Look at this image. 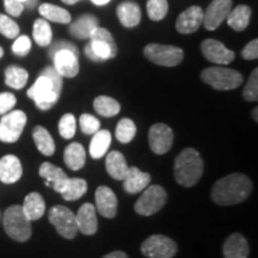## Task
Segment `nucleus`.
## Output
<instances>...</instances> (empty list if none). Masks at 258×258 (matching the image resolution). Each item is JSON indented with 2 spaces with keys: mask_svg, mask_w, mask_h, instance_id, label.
<instances>
[{
  "mask_svg": "<svg viewBox=\"0 0 258 258\" xmlns=\"http://www.w3.org/2000/svg\"><path fill=\"white\" fill-rule=\"evenodd\" d=\"M0 34L4 35L6 38H16L19 35V27L14 19L8 16L0 14Z\"/></svg>",
  "mask_w": 258,
  "mask_h": 258,
  "instance_id": "nucleus-40",
  "label": "nucleus"
},
{
  "mask_svg": "<svg viewBox=\"0 0 258 258\" xmlns=\"http://www.w3.org/2000/svg\"><path fill=\"white\" fill-rule=\"evenodd\" d=\"M116 139L122 144H128L133 140L137 134V127L131 118H122L116 127Z\"/></svg>",
  "mask_w": 258,
  "mask_h": 258,
  "instance_id": "nucleus-36",
  "label": "nucleus"
},
{
  "mask_svg": "<svg viewBox=\"0 0 258 258\" xmlns=\"http://www.w3.org/2000/svg\"><path fill=\"white\" fill-rule=\"evenodd\" d=\"M38 12L46 21L54 22V23H60V24H69L71 23V15L67 10L59 6L53 5V4H44L40 5L38 8Z\"/></svg>",
  "mask_w": 258,
  "mask_h": 258,
  "instance_id": "nucleus-32",
  "label": "nucleus"
},
{
  "mask_svg": "<svg viewBox=\"0 0 258 258\" xmlns=\"http://www.w3.org/2000/svg\"><path fill=\"white\" fill-rule=\"evenodd\" d=\"M0 221H2V212H0Z\"/></svg>",
  "mask_w": 258,
  "mask_h": 258,
  "instance_id": "nucleus-54",
  "label": "nucleus"
},
{
  "mask_svg": "<svg viewBox=\"0 0 258 258\" xmlns=\"http://www.w3.org/2000/svg\"><path fill=\"white\" fill-rule=\"evenodd\" d=\"M96 28H98V19L92 15H84L73 22L70 27V34L79 40H86L90 38Z\"/></svg>",
  "mask_w": 258,
  "mask_h": 258,
  "instance_id": "nucleus-24",
  "label": "nucleus"
},
{
  "mask_svg": "<svg viewBox=\"0 0 258 258\" xmlns=\"http://www.w3.org/2000/svg\"><path fill=\"white\" fill-rule=\"evenodd\" d=\"M103 258H128V256L127 253L123 252V251H114V252L105 254Z\"/></svg>",
  "mask_w": 258,
  "mask_h": 258,
  "instance_id": "nucleus-47",
  "label": "nucleus"
},
{
  "mask_svg": "<svg viewBox=\"0 0 258 258\" xmlns=\"http://www.w3.org/2000/svg\"><path fill=\"white\" fill-rule=\"evenodd\" d=\"M167 194L163 186L150 185L135 203V212L143 217H150L165 206Z\"/></svg>",
  "mask_w": 258,
  "mask_h": 258,
  "instance_id": "nucleus-7",
  "label": "nucleus"
},
{
  "mask_svg": "<svg viewBox=\"0 0 258 258\" xmlns=\"http://www.w3.org/2000/svg\"><path fill=\"white\" fill-rule=\"evenodd\" d=\"M62 84V77L56 70L54 67H47L28 90V97L36 103L38 109L49 110L59 99Z\"/></svg>",
  "mask_w": 258,
  "mask_h": 258,
  "instance_id": "nucleus-2",
  "label": "nucleus"
},
{
  "mask_svg": "<svg viewBox=\"0 0 258 258\" xmlns=\"http://www.w3.org/2000/svg\"><path fill=\"white\" fill-rule=\"evenodd\" d=\"M23 175L21 160L14 154H8L0 159V180L5 184H14Z\"/></svg>",
  "mask_w": 258,
  "mask_h": 258,
  "instance_id": "nucleus-19",
  "label": "nucleus"
},
{
  "mask_svg": "<svg viewBox=\"0 0 258 258\" xmlns=\"http://www.w3.org/2000/svg\"><path fill=\"white\" fill-rule=\"evenodd\" d=\"M37 2H38V0H27V2L24 3V5H27L28 8L32 9V8H35V6H36Z\"/></svg>",
  "mask_w": 258,
  "mask_h": 258,
  "instance_id": "nucleus-48",
  "label": "nucleus"
},
{
  "mask_svg": "<svg viewBox=\"0 0 258 258\" xmlns=\"http://www.w3.org/2000/svg\"><path fill=\"white\" fill-rule=\"evenodd\" d=\"M145 56L151 62L159 64V66L173 67L182 62L184 53L178 47L166 46V44H148L144 49Z\"/></svg>",
  "mask_w": 258,
  "mask_h": 258,
  "instance_id": "nucleus-9",
  "label": "nucleus"
},
{
  "mask_svg": "<svg viewBox=\"0 0 258 258\" xmlns=\"http://www.w3.org/2000/svg\"><path fill=\"white\" fill-rule=\"evenodd\" d=\"M257 110H258V109H257V108H254V110H253V114H252V115L254 116V121H256V122L258 121V118H257Z\"/></svg>",
  "mask_w": 258,
  "mask_h": 258,
  "instance_id": "nucleus-51",
  "label": "nucleus"
},
{
  "mask_svg": "<svg viewBox=\"0 0 258 258\" xmlns=\"http://www.w3.org/2000/svg\"><path fill=\"white\" fill-rule=\"evenodd\" d=\"M96 209L102 217L112 219L117 214V198L108 186H98L95 192Z\"/></svg>",
  "mask_w": 258,
  "mask_h": 258,
  "instance_id": "nucleus-16",
  "label": "nucleus"
},
{
  "mask_svg": "<svg viewBox=\"0 0 258 258\" xmlns=\"http://www.w3.org/2000/svg\"><path fill=\"white\" fill-rule=\"evenodd\" d=\"M27 124V115L22 110L9 111L0 120V141L14 144L23 133Z\"/></svg>",
  "mask_w": 258,
  "mask_h": 258,
  "instance_id": "nucleus-10",
  "label": "nucleus"
},
{
  "mask_svg": "<svg viewBox=\"0 0 258 258\" xmlns=\"http://www.w3.org/2000/svg\"><path fill=\"white\" fill-rule=\"evenodd\" d=\"M201 50L203 56L217 64H227L234 60V53L225 47L220 41L206 40L202 42Z\"/></svg>",
  "mask_w": 258,
  "mask_h": 258,
  "instance_id": "nucleus-14",
  "label": "nucleus"
},
{
  "mask_svg": "<svg viewBox=\"0 0 258 258\" xmlns=\"http://www.w3.org/2000/svg\"><path fill=\"white\" fill-rule=\"evenodd\" d=\"M93 108L98 115L103 117H112L121 110V105L116 99L109 96H98L93 101Z\"/></svg>",
  "mask_w": 258,
  "mask_h": 258,
  "instance_id": "nucleus-33",
  "label": "nucleus"
},
{
  "mask_svg": "<svg viewBox=\"0 0 258 258\" xmlns=\"http://www.w3.org/2000/svg\"><path fill=\"white\" fill-rule=\"evenodd\" d=\"M241 56L245 60H256L258 57V40H252L241 50Z\"/></svg>",
  "mask_w": 258,
  "mask_h": 258,
  "instance_id": "nucleus-46",
  "label": "nucleus"
},
{
  "mask_svg": "<svg viewBox=\"0 0 258 258\" xmlns=\"http://www.w3.org/2000/svg\"><path fill=\"white\" fill-rule=\"evenodd\" d=\"M32 37L38 46L48 47L50 46L53 32L51 28L46 19H36L32 28Z\"/></svg>",
  "mask_w": 258,
  "mask_h": 258,
  "instance_id": "nucleus-35",
  "label": "nucleus"
},
{
  "mask_svg": "<svg viewBox=\"0 0 258 258\" xmlns=\"http://www.w3.org/2000/svg\"><path fill=\"white\" fill-rule=\"evenodd\" d=\"M49 222L56 228L57 233L66 239H73L78 234L76 214L64 206H54L48 213Z\"/></svg>",
  "mask_w": 258,
  "mask_h": 258,
  "instance_id": "nucleus-8",
  "label": "nucleus"
},
{
  "mask_svg": "<svg viewBox=\"0 0 258 258\" xmlns=\"http://www.w3.org/2000/svg\"><path fill=\"white\" fill-rule=\"evenodd\" d=\"M148 143L151 150L156 154L169 152L173 144L172 129L164 123L153 124L148 132Z\"/></svg>",
  "mask_w": 258,
  "mask_h": 258,
  "instance_id": "nucleus-12",
  "label": "nucleus"
},
{
  "mask_svg": "<svg viewBox=\"0 0 258 258\" xmlns=\"http://www.w3.org/2000/svg\"><path fill=\"white\" fill-rule=\"evenodd\" d=\"M77 122L73 114H64L59 121V133L63 139H72L76 135Z\"/></svg>",
  "mask_w": 258,
  "mask_h": 258,
  "instance_id": "nucleus-38",
  "label": "nucleus"
},
{
  "mask_svg": "<svg viewBox=\"0 0 258 258\" xmlns=\"http://www.w3.org/2000/svg\"><path fill=\"white\" fill-rule=\"evenodd\" d=\"M85 54L95 62H102L115 57L117 54V46L112 35L105 28H96L90 36V42L86 44Z\"/></svg>",
  "mask_w": 258,
  "mask_h": 258,
  "instance_id": "nucleus-4",
  "label": "nucleus"
},
{
  "mask_svg": "<svg viewBox=\"0 0 258 258\" xmlns=\"http://www.w3.org/2000/svg\"><path fill=\"white\" fill-rule=\"evenodd\" d=\"M29 74L27 71L18 66H10L5 71V83L10 88L21 90L28 83Z\"/></svg>",
  "mask_w": 258,
  "mask_h": 258,
  "instance_id": "nucleus-34",
  "label": "nucleus"
},
{
  "mask_svg": "<svg viewBox=\"0 0 258 258\" xmlns=\"http://www.w3.org/2000/svg\"><path fill=\"white\" fill-rule=\"evenodd\" d=\"M62 2L67 5H73V4H76L77 2H79V0H62Z\"/></svg>",
  "mask_w": 258,
  "mask_h": 258,
  "instance_id": "nucleus-50",
  "label": "nucleus"
},
{
  "mask_svg": "<svg viewBox=\"0 0 258 258\" xmlns=\"http://www.w3.org/2000/svg\"><path fill=\"white\" fill-rule=\"evenodd\" d=\"M244 99L247 102H256L258 99V70L254 69L250 74L246 85L243 91Z\"/></svg>",
  "mask_w": 258,
  "mask_h": 258,
  "instance_id": "nucleus-39",
  "label": "nucleus"
},
{
  "mask_svg": "<svg viewBox=\"0 0 258 258\" xmlns=\"http://www.w3.org/2000/svg\"><path fill=\"white\" fill-rule=\"evenodd\" d=\"M38 173L42 178L46 179L47 186H53V189L56 192L60 191L61 186L64 183V180L69 178V176L63 172L62 169L57 167L51 163H43L40 166Z\"/></svg>",
  "mask_w": 258,
  "mask_h": 258,
  "instance_id": "nucleus-23",
  "label": "nucleus"
},
{
  "mask_svg": "<svg viewBox=\"0 0 258 258\" xmlns=\"http://www.w3.org/2000/svg\"><path fill=\"white\" fill-rule=\"evenodd\" d=\"M252 191V182L243 173L222 177L212 189V200L219 206H233L243 202Z\"/></svg>",
  "mask_w": 258,
  "mask_h": 258,
  "instance_id": "nucleus-1",
  "label": "nucleus"
},
{
  "mask_svg": "<svg viewBox=\"0 0 258 258\" xmlns=\"http://www.w3.org/2000/svg\"><path fill=\"white\" fill-rule=\"evenodd\" d=\"M167 11H169L167 0H148L147 2V15L154 22H159L165 18Z\"/></svg>",
  "mask_w": 258,
  "mask_h": 258,
  "instance_id": "nucleus-37",
  "label": "nucleus"
},
{
  "mask_svg": "<svg viewBox=\"0 0 258 258\" xmlns=\"http://www.w3.org/2000/svg\"><path fill=\"white\" fill-rule=\"evenodd\" d=\"M111 145V134L106 129H99L93 134L91 143H90V154L93 159H99L104 157L108 152L109 147Z\"/></svg>",
  "mask_w": 258,
  "mask_h": 258,
  "instance_id": "nucleus-27",
  "label": "nucleus"
},
{
  "mask_svg": "<svg viewBox=\"0 0 258 258\" xmlns=\"http://www.w3.org/2000/svg\"><path fill=\"white\" fill-rule=\"evenodd\" d=\"M5 10L8 14L12 17H19L22 12L24 11V3L19 2V0H4Z\"/></svg>",
  "mask_w": 258,
  "mask_h": 258,
  "instance_id": "nucleus-44",
  "label": "nucleus"
},
{
  "mask_svg": "<svg viewBox=\"0 0 258 258\" xmlns=\"http://www.w3.org/2000/svg\"><path fill=\"white\" fill-rule=\"evenodd\" d=\"M3 225L10 238L19 243L30 239L31 221L25 217L22 206L15 205L6 209L3 215Z\"/></svg>",
  "mask_w": 258,
  "mask_h": 258,
  "instance_id": "nucleus-5",
  "label": "nucleus"
},
{
  "mask_svg": "<svg viewBox=\"0 0 258 258\" xmlns=\"http://www.w3.org/2000/svg\"><path fill=\"white\" fill-rule=\"evenodd\" d=\"M62 49L71 50V51H73V53H76L77 55H79L78 48L74 46V44L70 43V42H67V41H59V42H56V43H54L53 46L49 48L48 55H49V57H53V55L56 53V51L62 50Z\"/></svg>",
  "mask_w": 258,
  "mask_h": 258,
  "instance_id": "nucleus-45",
  "label": "nucleus"
},
{
  "mask_svg": "<svg viewBox=\"0 0 258 258\" xmlns=\"http://www.w3.org/2000/svg\"><path fill=\"white\" fill-rule=\"evenodd\" d=\"M201 78L213 89L220 91L237 89L243 83V76L238 71L226 67H208L202 71Z\"/></svg>",
  "mask_w": 258,
  "mask_h": 258,
  "instance_id": "nucleus-6",
  "label": "nucleus"
},
{
  "mask_svg": "<svg viewBox=\"0 0 258 258\" xmlns=\"http://www.w3.org/2000/svg\"><path fill=\"white\" fill-rule=\"evenodd\" d=\"M117 17L124 28H134L141 21V10L135 3L124 2L118 5Z\"/></svg>",
  "mask_w": 258,
  "mask_h": 258,
  "instance_id": "nucleus-26",
  "label": "nucleus"
},
{
  "mask_svg": "<svg viewBox=\"0 0 258 258\" xmlns=\"http://www.w3.org/2000/svg\"><path fill=\"white\" fill-rule=\"evenodd\" d=\"M105 167L106 172L116 180H123L129 170L124 156L118 151H112L106 156Z\"/></svg>",
  "mask_w": 258,
  "mask_h": 258,
  "instance_id": "nucleus-22",
  "label": "nucleus"
},
{
  "mask_svg": "<svg viewBox=\"0 0 258 258\" xmlns=\"http://www.w3.org/2000/svg\"><path fill=\"white\" fill-rule=\"evenodd\" d=\"M78 231L85 235H93L98 228L96 208L92 203H84L76 214Z\"/></svg>",
  "mask_w": 258,
  "mask_h": 258,
  "instance_id": "nucleus-18",
  "label": "nucleus"
},
{
  "mask_svg": "<svg viewBox=\"0 0 258 258\" xmlns=\"http://www.w3.org/2000/svg\"><path fill=\"white\" fill-rule=\"evenodd\" d=\"M32 138H34L35 144H36L37 150L46 157H50L55 153V143L49 132L42 125H36L32 132Z\"/></svg>",
  "mask_w": 258,
  "mask_h": 258,
  "instance_id": "nucleus-30",
  "label": "nucleus"
},
{
  "mask_svg": "<svg viewBox=\"0 0 258 258\" xmlns=\"http://www.w3.org/2000/svg\"><path fill=\"white\" fill-rule=\"evenodd\" d=\"M151 183L150 173L143 172L138 167H129L127 176L123 179V189L128 194H138L146 189Z\"/></svg>",
  "mask_w": 258,
  "mask_h": 258,
  "instance_id": "nucleus-21",
  "label": "nucleus"
},
{
  "mask_svg": "<svg viewBox=\"0 0 258 258\" xmlns=\"http://www.w3.org/2000/svg\"><path fill=\"white\" fill-rule=\"evenodd\" d=\"M232 10V0H213L203 12V25L208 30H215L227 18Z\"/></svg>",
  "mask_w": 258,
  "mask_h": 258,
  "instance_id": "nucleus-13",
  "label": "nucleus"
},
{
  "mask_svg": "<svg viewBox=\"0 0 258 258\" xmlns=\"http://www.w3.org/2000/svg\"><path fill=\"white\" fill-rule=\"evenodd\" d=\"M19 2H22V3H25V2H27V0H19Z\"/></svg>",
  "mask_w": 258,
  "mask_h": 258,
  "instance_id": "nucleus-53",
  "label": "nucleus"
},
{
  "mask_svg": "<svg viewBox=\"0 0 258 258\" xmlns=\"http://www.w3.org/2000/svg\"><path fill=\"white\" fill-rule=\"evenodd\" d=\"M3 55H4V49L0 47V57H3Z\"/></svg>",
  "mask_w": 258,
  "mask_h": 258,
  "instance_id": "nucleus-52",
  "label": "nucleus"
},
{
  "mask_svg": "<svg viewBox=\"0 0 258 258\" xmlns=\"http://www.w3.org/2000/svg\"><path fill=\"white\" fill-rule=\"evenodd\" d=\"M203 22V10L200 6H191L184 10L176 21V29L180 34H192L198 31Z\"/></svg>",
  "mask_w": 258,
  "mask_h": 258,
  "instance_id": "nucleus-17",
  "label": "nucleus"
},
{
  "mask_svg": "<svg viewBox=\"0 0 258 258\" xmlns=\"http://www.w3.org/2000/svg\"><path fill=\"white\" fill-rule=\"evenodd\" d=\"M78 56L73 51L62 49L54 54V69L61 77L64 78H74L79 73V61Z\"/></svg>",
  "mask_w": 258,
  "mask_h": 258,
  "instance_id": "nucleus-15",
  "label": "nucleus"
},
{
  "mask_svg": "<svg viewBox=\"0 0 258 258\" xmlns=\"http://www.w3.org/2000/svg\"><path fill=\"white\" fill-rule=\"evenodd\" d=\"M177 250L176 241L161 234L151 235L141 245V252L148 258H172Z\"/></svg>",
  "mask_w": 258,
  "mask_h": 258,
  "instance_id": "nucleus-11",
  "label": "nucleus"
},
{
  "mask_svg": "<svg viewBox=\"0 0 258 258\" xmlns=\"http://www.w3.org/2000/svg\"><path fill=\"white\" fill-rule=\"evenodd\" d=\"M203 160L191 147L185 148L175 160V179L182 186H194L203 175Z\"/></svg>",
  "mask_w": 258,
  "mask_h": 258,
  "instance_id": "nucleus-3",
  "label": "nucleus"
},
{
  "mask_svg": "<svg viewBox=\"0 0 258 258\" xmlns=\"http://www.w3.org/2000/svg\"><path fill=\"white\" fill-rule=\"evenodd\" d=\"M16 103H17V99L15 95L10 92L0 93V115H5L11 111Z\"/></svg>",
  "mask_w": 258,
  "mask_h": 258,
  "instance_id": "nucleus-43",
  "label": "nucleus"
},
{
  "mask_svg": "<svg viewBox=\"0 0 258 258\" xmlns=\"http://www.w3.org/2000/svg\"><path fill=\"white\" fill-rule=\"evenodd\" d=\"M88 183L83 178H67L61 186L59 194L66 201H77L85 195Z\"/></svg>",
  "mask_w": 258,
  "mask_h": 258,
  "instance_id": "nucleus-28",
  "label": "nucleus"
},
{
  "mask_svg": "<svg viewBox=\"0 0 258 258\" xmlns=\"http://www.w3.org/2000/svg\"><path fill=\"white\" fill-rule=\"evenodd\" d=\"M224 258H247L250 246L246 238L240 233H233L226 239L222 246Z\"/></svg>",
  "mask_w": 258,
  "mask_h": 258,
  "instance_id": "nucleus-20",
  "label": "nucleus"
},
{
  "mask_svg": "<svg viewBox=\"0 0 258 258\" xmlns=\"http://www.w3.org/2000/svg\"><path fill=\"white\" fill-rule=\"evenodd\" d=\"M251 18V9L246 5H239L232 9L227 16V24L235 31H243L247 28Z\"/></svg>",
  "mask_w": 258,
  "mask_h": 258,
  "instance_id": "nucleus-31",
  "label": "nucleus"
},
{
  "mask_svg": "<svg viewBox=\"0 0 258 258\" xmlns=\"http://www.w3.org/2000/svg\"><path fill=\"white\" fill-rule=\"evenodd\" d=\"M63 160L67 167L71 170L78 171L83 169L86 160L85 150H84V147L80 144L72 143L64 150Z\"/></svg>",
  "mask_w": 258,
  "mask_h": 258,
  "instance_id": "nucleus-29",
  "label": "nucleus"
},
{
  "mask_svg": "<svg viewBox=\"0 0 258 258\" xmlns=\"http://www.w3.org/2000/svg\"><path fill=\"white\" fill-rule=\"evenodd\" d=\"M31 49V41L27 35L16 37L15 43L12 44V51L17 56H25L28 55L29 51Z\"/></svg>",
  "mask_w": 258,
  "mask_h": 258,
  "instance_id": "nucleus-42",
  "label": "nucleus"
},
{
  "mask_svg": "<svg viewBox=\"0 0 258 258\" xmlns=\"http://www.w3.org/2000/svg\"><path fill=\"white\" fill-rule=\"evenodd\" d=\"M79 124L82 132L86 135H93L101 128V122L98 121V118L90 114H83L80 116Z\"/></svg>",
  "mask_w": 258,
  "mask_h": 258,
  "instance_id": "nucleus-41",
  "label": "nucleus"
},
{
  "mask_svg": "<svg viewBox=\"0 0 258 258\" xmlns=\"http://www.w3.org/2000/svg\"><path fill=\"white\" fill-rule=\"evenodd\" d=\"M91 2H92L93 4H95V5L102 6V5H105V4H108V3L110 2V0H91Z\"/></svg>",
  "mask_w": 258,
  "mask_h": 258,
  "instance_id": "nucleus-49",
  "label": "nucleus"
},
{
  "mask_svg": "<svg viewBox=\"0 0 258 258\" xmlns=\"http://www.w3.org/2000/svg\"><path fill=\"white\" fill-rule=\"evenodd\" d=\"M22 209H23L25 217L29 220L36 221L43 217V214L46 213V202H44L41 194L30 192L24 199Z\"/></svg>",
  "mask_w": 258,
  "mask_h": 258,
  "instance_id": "nucleus-25",
  "label": "nucleus"
}]
</instances>
